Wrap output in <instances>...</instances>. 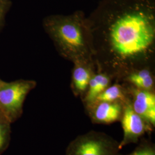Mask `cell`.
<instances>
[{
	"label": "cell",
	"mask_w": 155,
	"mask_h": 155,
	"mask_svg": "<svg viewBox=\"0 0 155 155\" xmlns=\"http://www.w3.org/2000/svg\"><path fill=\"white\" fill-rule=\"evenodd\" d=\"M94 61L110 77L147 67L155 48V0H101L87 17Z\"/></svg>",
	"instance_id": "obj_1"
},
{
	"label": "cell",
	"mask_w": 155,
	"mask_h": 155,
	"mask_svg": "<svg viewBox=\"0 0 155 155\" xmlns=\"http://www.w3.org/2000/svg\"><path fill=\"white\" fill-rule=\"evenodd\" d=\"M43 26L64 59L94 63V49L87 17L82 11L45 17Z\"/></svg>",
	"instance_id": "obj_2"
},
{
	"label": "cell",
	"mask_w": 155,
	"mask_h": 155,
	"mask_svg": "<svg viewBox=\"0 0 155 155\" xmlns=\"http://www.w3.org/2000/svg\"><path fill=\"white\" fill-rule=\"evenodd\" d=\"M36 84L33 80L18 79L0 86V111L11 124L22 116L25 100Z\"/></svg>",
	"instance_id": "obj_3"
},
{
	"label": "cell",
	"mask_w": 155,
	"mask_h": 155,
	"mask_svg": "<svg viewBox=\"0 0 155 155\" xmlns=\"http://www.w3.org/2000/svg\"><path fill=\"white\" fill-rule=\"evenodd\" d=\"M119 142L107 134L91 130L71 141L66 155H120Z\"/></svg>",
	"instance_id": "obj_4"
},
{
	"label": "cell",
	"mask_w": 155,
	"mask_h": 155,
	"mask_svg": "<svg viewBox=\"0 0 155 155\" xmlns=\"http://www.w3.org/2000/svg\"><path fill=\"white\" fill-rule=\"evenodd\" d=\"M121 121L124 136L119 143L120 150L129 144L137 143L145 133H151L153 127L133 110L129 100L124 106Z\"/></svg>",
	"instance_id": "obj_5"
},
{
	"label": "cell",
	"mask_w": 155,
	"mask_h": 155,
	"mask_svg": "<svg viewBox=\"0 0 155 155\" xmlns=\"http://www.w3.org/2000/svg\"><path fill=\"white\" fill-rule=\"evenodd\" d=\"M127 90L133 110L155 127V93L137 89L133 86Z\"/></svg>",
	"instance_id": "obj_6"
},
{
	"label": "cell",
	"mask_w": 155,
	"mask_h": 155,
	"mask_svg": "<svg viewBox=\"0 0 155 155\" xmlns=\"http://www.w3.org/2000/svg\"><path fill=\"white\" fill-rule=\"evenodd\" d=\"M124 105L120 102H97L86 109L93 123L108 125L121 120Z\"/></svg>",
	"instance_id": "obj_7"
},
{
	"label": "cell",
	"mask_w": 155,
	"mask_h": 155,
	"mask_svg": "<svg viewBox=\"0 0 155 155\" xmlns=\"http://www.w3.org/2000/svg\"><path fill=\"white\" fill-rule=\"evenodd\" d=\"M71 88L75 95L83 96L88 88L89 82L94 75L93 63L84 61L74 62Z\"/></svg>",
	"instance_id": "obj_8"
},
{
	"label": "cell",
	"mask_w": 155,
	"mask_h": 155,
	"mask_svg": "<svg viewBox=\"0 0 155 155\" xmlns=\"http://www.w3.org/2000/svg\"><path fill=\"white\" fill-rule=\"evenodd\" d=\"M110 81V77L105 72L94 74L89 82L87 90L83 95V102L86 107L92 104L98 95L109 86Z\"/></svg>",
	"instance_id": "obj_9"
},
{
	"label": "cell",
	"mask_w": 155,
	"mask_h": 155,
	"mask_svg": "<svg viewBox=\"0 0 155 155\" xmlns=\"http://www.w3.org/2000/svg\"><path fill=\"white\" fill-rule=\"evenodd\" d=\"M128 95L127 90H126L120 84L115 83L113 85L108 86L99 94L93 103L97 102H120L125 104L130 100Z\"/></svg>",
	"instance_id": "obj_10"
},
{
	"label": "cell",
	"mask_w": 155,
	"mask_h": 155,
	"mask_svg": "<svg viewBox=\"0 0 155 155\" xmlns=\"http://www.w3.org/2000/svg\"><path fill=\"white\" fill-rule=\"evenodd\" d=\"M11 123L0 111V155L8 148L11 141Z\"/></svg>",
	"instance_id": "obj_11"
},
{
	"label": "cell",
	"mask_w": 155,
	"mask_h": 155,
	"mask_svg": "<svg viewBox=\"0 0 155 155\" xmlns=\"http://www.w3.org/2000/svg\"><path fill=\"white\" fill-rule=\"evenodd\" d=\"M127 155H155V144L148 140H143L132 153Z\"/></svg>",
	"instance_id": "obj_12"
},
{
	"label": "cell",
	"mask_w": 155,
	"mask_h": 155,
	"mask_svg": "<svg viewBox=\"0 0 155 155\" xmlns=\"http://www.w3.org/2000/svg\"><path fill=\"white\" fill-rule=\"evenodd\" d=\"M11 0H0V31L5 22L6 16L11 8Z\"/></svg>",
	"instance_id": "obj_13"
},
{
	"label": "cell",
	"mask_w": 155,
	"mask_h": 155,
	"mask_svg": "<svg viewBox=\"0 0 155 155\" xmlns=\"http://www.w3.org/2000/svg\"><path fill=\"white\" fill-rule=\"evenodd\" d=\"M4 82V81L3 80H2V79L0 78V86H1V85L2 84V83H3Z\"/></svg>",
	"instance_id": "obj_14"
}]
</instances>
